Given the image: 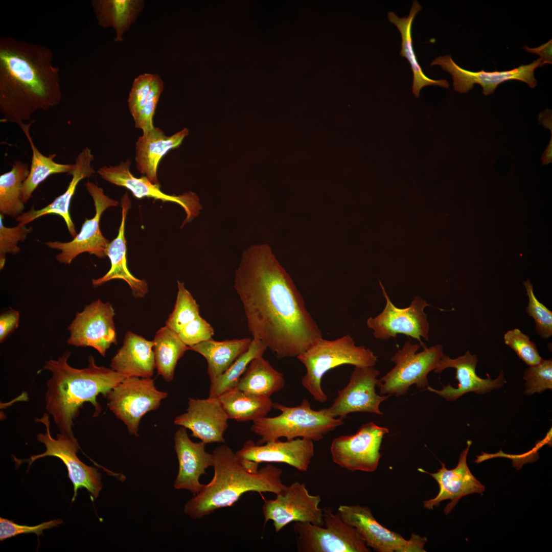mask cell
<instances>
[{
  "mask_svg": "<svg viewBox=\"0 0 552 552\" xmlns=\"http://www.w3.org/2000/svg\"><path fill=\"white\" fill-rule=\"evenodd\" d=\"M168 396L158 390L151 378H126L107 394V405L117 418L127 426L131 434L138 435L142 418L157 409Z\"/></svg>",
  "mask_w": 552,
  "mask_h": 552,
  "instance_id": "9c48e42d",
  "label": "cell"
},
{
  "mask_svg": "<svg viewBox=\"0 0 552 552\" xmlns=\"http://www.w3.org/2000/svg\"><path fill=\"white\" fill-rule=\"evenodd\" d=\"M99 26L112 27L116 42L122 41L124 33L136 19L144 2L141 0H93L91 1Z\"/></svg>",
  "mask_w": 552,
  "mask_h": 552,
  "instance_id": "1f68e13d",
  "label": "cell"
},
{
  "mask_svg": "<svg viewBox=\"0 0 552 552\" xmlns=\"http://www.w3.org/2000/svg\"><path fill=\"white\" fill-rule=\"evenodd\" d=\"M503 338L504 343L530 366L537 365L543 360L536 344L519 329L515 328L508 331Z\"/></svg>",
  "mask_w": 552,
  "mask_h": 552,
  "instance_id": "b9f144b4",
  "label": "cell"
},
{
  "mask_svg": "<svg viewBox=\"0 0 552 552\" xmlns=\"http://www.w3.org/2000/svg\"><path fill=\"white\" fill-rule=\"evenodd\" d=\"M94 159L91 150L87 147H85L76 157L75 168L71 174L72 179L66 191L46 206L39 210H35L32 208L16 217V220L26 225L41 216L51 214H57L63 219L69 233L74 238L77 234L70 215V205L78 183L83 179L89 178L95 173L91 165Z\"/></svg>",
  "mask_w": 552,
  "mask_h": 552,
  "instance_id": "d4e9b609",
  "label": "cell"
},
{
  "mask_svg": "<svg viewBox=\"0 0 552 552\" xmlns=\"http://www.w3.org/2000/svg\"><path fill=\"white\" fill-rule=\"evenodd\" d=\"M248 338L216 341L211 338L189 347V350L202 355L208 363L211 382L223 374L249 347Z\"/></svg>",
  "mask_w": 552,
  "mask_h": 552,
  "instance_id": "4dcf8cb0",
  "label": "cell"
},
{
  "mask_svg": "<svg viewBox=\"0 0 552 552\" xmlns=\"http://www.w3.org/2000/svg\"><path fill=\"white\" fill-rule=\"evenodd\" d=\"M389 430L373 422L362 425L351 435L335 438L330 446L333 462L352 472H373L378 468L382 439Z\"/></svg>",
  "mask_w": 552,
  "mask_h": 552,
  "instance_id": "7c38bea8",
  "label": "cell"
},
{
  "mask_svg": "<svg viewBox=\"0 0 552 552\" xmlns=\"http://www.w3.org/2000/svg\"><path fill=\"white\" fill-rule=\"evenodd\" d=\"M477 361V356L472 355L469 351L455 359H451L444 354L434 372L440 373L447 368H454L456 370V379L458 381V386L454 388L448 384L443 386L442 389L438 390L429 385L426 389L451 401L469 392L484 394L503 385L505 381L502 371L494 380H492L488 374H487L488 377L486 379L478 377L475 371Z\"/></svg>",
  "mask_w": 552,
  "mask_h": 552,
  "instance_id": "603a6c76",
  "label": "cell"
},
{
  "mask_svg": "<svg viewBox=\"0 0 552 552\" xmlns=\"http://www.w3.org/2000/svg\"><path fill=\"white\" fill-rule=\"evenodd\" d=\"M36 422L42 423L45 427L44 433H38V441L43 444L46 450L42 453L34 455L29 459L21 461L27 462L29 467L36 459L45 456H55L60 459L66 466L68 477L74 486V494L72 501L76 496L78 489L84 488L90 494L92 499L98 496L102 488L101 475L95 468L88 466L82 462L77 456L79 445L76 439L73 436L59 433L57 438L52 437L50 431L49 415L44 413Z\"/></svg>",
  "mask_w": 552,
  "mask_h": 552,
  "instance_id": "30bf717a",
  "label": "cell"
},
{
  "mask_svg": "<svg viewBox=\"0 0 552 552\" xmlns=\"http://www.w3.org/2000/svg\"><path fill=\"white\" fill-rule=\"evenodd\" d=\"M88 193L93 199L95 215L91 219H86L79 234L69 242L48 241L45 244L50 248L60 250L56 256L60 263L70 264L79 255L88 252L99 258L107 256L110 241L102 235L99 223L103 212L108 208L116 206L119 202L104 193L102 188L91 181L85 183Z\"/></svg>",
  "mask_w": 552,
  "mask_h": 552,
  "instance_id": "9a60e30c",
  "label": "cell"
},
{
  "mask_svg": "<svg viewBox=\"0 0 552 552\" xmlns=\"http://www.w3.org/2000/svg\"><path fill=\"white\" fill-rule=\"evenodd\" d=\"M471 444L472 441H467V447L459 455L457 466L452 469H447L442 462L441 468L434 473L418 469L420 472L429 474L439 486V492L435 497L423 502L425 509L433 510L434 507H438L442 501L450 500L444 509V512L447 515L463 497L473 493L482 494L485 487L472 474L467 463Z\"/></svg>",
  "mask_w": 552,
  "mask_h": 552,
  "instance_id": "ffe728a7",
  "label": "cell"
},
{
  "mask_svg": "<svg viewBox=\"0 0 552 552\" xmlns=\"http://www.w3.org/2000/svg\"><path fill=\"white\" fill-rule=\"evenodd\" d=\"M337 513L343 521L355 528L365 544L377 552H425L426 537L412 534L406 540L380 524L371 509L359 504L340 505Z\"/></svg>",
  "mask_w": 552,
  "mask_h": 552,
  "instance_id": "4fadbf2b",
  "label": "cell"
},
{
  "mask_svg": "<svg viewBox=\"0 0 552 552\" xmlns=\"http://www.w3.org/2000/svg\"><path fill=\"white\" fill-rule=\"evenodd\" d=\"M284 386L283 374L274 369L262 356L250 362L235 388L270 398Z\"/></svg>",
  "mask_w": 552,
  "mask_h": 552,
  "instance_id": "e575fe53",
  "label": "cell"
},
{
  "mask_svg": "<svg viewBox=\"0 0 552 552\" xmlns=\"http://www.w3.org/2000/svg\"><path fill=\"white\" fill-rule=\"evenodd\" d=\"M188 134V129L184 128L167 136L155 127L143 132L135 145L137 170L152 183L159 184L157 169L160 160L169 151L179 147Z\"/></svg>",
  "mask_w": 552,
  "mask_h": 552,
  "instance_id": "484cf974",
  "label": "cell"
},
{
  "mask_svg": "<svg viewBox=\"0 0 552 552\" xmlns=\"http://www.w3.org/2000/svg\"><path fill=\"white\" fill-rule=\"evenodd\" d=\"M4 216L0 214V269H2L6 262L7 254L16 255L19 253L20 248L18 246L19 242H24L28 235L32 231L31 227L20 223L13 227L4 226L3 222Z\"/></svg>",
  "mask_w": 552,
  "mask_h": 552,
  "instance_id": "60d3db41",
  "label": "cell"
},
{
  "mask_svg": "<svg viewBox=\"0 0 552 552\" xmlns=\"http://www.w3.org/2000/svg\"><path fill=\"white\" fill-rule=\"evenodd\" d=\"M19 320V313L10 308L1 315L0 317V341L3 342L16 328Z\"/></svg>",
  "mask_w": 552,
  "mask_h": 552,
  "instance_id": "bcb514c9",
  "label": "cell"
},
{
  "mask_svg": "<svg viewBox=\"0 0 552 552\" xmlns=\"http://www.w3.org/2000/svg\"><path fill=\"white\" fill-rule=\"evenodd\" d=\"M130 165L131 162L127 159L117 165L102 167L97 173L104 180L129 190L136 198H152L179 204L186 214L181 227L198 216L202 206L195 193L188 192L179 195L165 194L160 190L159 184L152 183L145 176L135 177L130 171Z\"/></svg>",
  "mask_w": 552,
  "mask_h": 552,
  "instance_id": "ac0fdd59",
  "label": "cell"
},
{
  "mask_svg": "<svg viewBox=\"0 0 552 552\" xmlns=\"http://www.w3.org/2000/svg\"><path fill=\"white\" fill-rule=\"evenodd\" d=\"M523 284L528 298L526 312L534 319L536 330L539 335L543 338H548L552 335V312L536 298L533 286L528 279L524 281Z\"/></svg>",
  "mask_w": 552,
  "mask_h": 552,
  "instance_id": "ab89813d",
  "label": "cell"
},
{
  "mask_svg": "<svg viewBox=\"0 0 552 552\" xmlns=\"http://www.w3.org/2000/svg\"><path fill=\"white\" fill-rule=\"evenodd\" d=\"M62 98L59 68L52 50L12 37L0 38L1 122L17 125Z\"/></svg>",
  "mask_w": 552,
  "mask_h": 552,
  "instance_id": "7a4b0ae2",
  "label": "cell"
},
{
  "mask_svg": "<svg viewBox=\"0 0 552 552\" xmlns=\"http://www.w3.org/2000/svg\"><path fill=\"white\" fill-rule=\"evenodd\" d=\"M236 453L242 458L258 463H285L306 472L314 455V445L312 440L303 438L277 440L261 445L248 440Z\"/></svg>",
  "mask_w": 552,
  "mask_h": 552,
  "instance_id": "7402d4cb",
  "label": "cell"
},
{
  "mask_svg": "<svg viewBox=\"0 0 552 552\" xmlns=\"http://www.w3.org/2000/svg\"><path fill=\"white\" fill-rule=\"evenodd\" d=\"M267 348L261 341L253 338L248 350L223 374L211 382L209 397L218 398L225 392L235 388L250 362L254 358L262 356Z\"/></svg>",
  "mask_w": 552,
  "mask_h": 552,
  "instance_id": "74e56055",
  "label": "cell"
},
{
  "mask_svg": "<svg viewBox=\"0 0 552 552\" xmlns=\"http://www.w3.org/2000/svg\"><path fill=\"white\" fill-rule=\"evenodd\" d=\"M545 64L539 58L526 65H521L511 70L494 72H471L457 65L450 55L436 57L430 66L439 65L449 73L453 79L454 90L466 93L472 89L475 84L482 87V93L489 95L494 93L500 84L510 80H519L526 83L531 88H534L537 81L534 71Z\"/></svg>",
  "mask_w": 552,
  "mask_h": 552,
  "instance_id": "e0dca14e",
  "label": "cell"
},
{
  "mask_svg": "<svg viewBox=\"0 0 552 552\" xmlns=\"http://www.w3.org/2000/svg\"><path fill=\"white\" fill-rule=\"evenodd\" d=\"M212 453L213 478L184 508L185 513L192 518H201L232 506L248 492L277 495L287 486L279 468L268 464L259 469V463L240 457L226 445L217 446Z\"/></svg>",
  "mask_w": 552,
  "mask_h": 552,
  "instance_id": "277c9868",
  "label": "cell"
},
{
  "mask_svg": "<svg viewBox=\"0 0 552 552\" xmlns=\"http://www.w3.org/2000/svg\"><path fill=\"white\" fill-rule=\"evenodd\" d=\"M380 372L374 366H355L348 384L339 390L328 409L331 415L342 420L356 412L382 415L380 404L391 395H379L375 387Z\"/></svg>",
  "mask_w": 552,
  "mask_h": 552,
  "instance_id": "d6986e66",
  "label": "cell"
},
{
  "mask_svg": "<svg viewBox=\"0 0 552 552\" xmlns=\"http://www.w3.org/2000/svg\"><path fill=\"white\" fill-rule=\"evenodd\" d=\"M34 120L18 124L24 133L32 149V155L29 175L24 181L21 192V200L26 203L38 186L49 176L58 173L71 175L75 164H60L53 160L55 154L47 156L42 154L33 142L30 129Z\"/></svg>",
  "mask_w": 552,
  "mask_h": 552,
  "instance_id": "d6a6232c",
  "label": "cell"
},
{
  "mask_svg": "<svg viewBox=\"0 0 552 552\" xmlns=\"http://www.w3.org/2000/svg\"><path fill=\"white\" fill-rule=\"evenodd\" d=\"M114 315L112 305L100 299L85 306L82 312H77L67 328L70 333L67 343L92 347L105 356L111 345L117 344Z\"/></svg>",
  "mask_w": 552,
  "mask_h": 552,
  "instance_id": "2e32d148",
  "label": "cell"
},
{
  "mask_svg": "<svg viewBox=\"0 0 552 552\" xmlns=\"http://www.w3.org/2000/svg\"><path fill=\"white\" fill-rule=\"evenodd\" d=\"M379 284L386 304L380 314L367 319V326L373 331V336L378 339L387 340L402 334L417 339L421 346L425 347L422 339L429 341L430 327L424 309L430 304L417 295L407 307L398 308L392 303L380 280Z\"/></svg>",
  "mask_w": 552,
  "mask_h": 552,
  "instance_id": "8fae6325",
  "label": "cell"
},
{
  "mask_svg": "<svg viewBox=\"0 0 552 552\" xmlns=\"http://www.w3.org/2000/svg\"><path fill=\"white\" fill-rule=\"evenodd\" d=\"M422 9L417 1H413L410 12L407 17L400 18L393 12H389L387 17L390 22L394 24L400 32L402 38L401 50L400 54L409 61L413 72L412 91L415 97L419 98L421 89L427 85L439 86L448 88V82L444 79L433 80L423 73L416 56L412 47L411 36L412 24L416 14Z\"/></svg>",
  "mask_w": 552,
  "mask_h": 552,
  "instance_id": "f546056e",
  "label": "cell"
},
{
  "mask_svg": "<svg viewBox=\"0 0 552 552\" xmlns=\"http://www.w3.org/2000/svg\"><path fill=\"white\" fill-rule=\"evenodd\" d=\"M297 358L306 370L301 380L302 385L316 401L323 403L328 400L321 384L325 374L344 364L358 367L374 366L378 357L370 349L356 346L353 338L347 334L334 340L322 338Z\"/></svg>",
  "mask_w": 552,
  "mask_h": 552,
  "instance_id": "8992f818",
  "label": "cell"
},
{
  "mask_svg": "<svg viewBox=\"0 0 552 552\" xmlns=\"http://www.w3.org/2000/svg\"><path fill=\"white\" fill-rule=\"evenodd\" d=\"M324 524L294 522L298 552H370L355 528L330 508L323 509Z\"/></svg>",
  "mask_w": 552,
  "mask_h": 552,
  "instance_id": "ba28073f",
  "label": "cell"
},
{
  "mask_svg": "<svg viewBox=\"0 0 552 552\" xmlns=\"http://www.w3.org/2000/svg\"><path fill=\"white\" fill-rule=\"evenodd\" d=\"M234 287L253 338L278 358L297 357L323 338L302 294L267 244L244 251Z\"/></svg>",
  "mask_w": 552,
  "mask_h": 552,
  "instance_id": "6da1fadb",
  "label": "cell"
},
{
  "mask_svg": "<svg viewBox=\"0 0 552 552\" xmlns=\"http://www.w3.org/2000/svg\"><path fill=\"white\" fill-rule=\"evenodd\" d=\"M29 165L20 160L14 162L11 169L0 176L1 214L16 218L23 213L22 185L28 177Z\"/></svg>",
  "mask_w": 552,
  "mask_h": 552,
  "instance_id": "8d00e7d4",
  "label": "cell"
},
{
  "mask_svg": "<svg viewBox=\"0 0 552 552\" xmlns=\"http://www.w3.org/2000/svg\"><path fill=\"white\" fill-rule=\"evenodd\" d=\"M524 379L526 381L524 394H540L547 389H552V361L544 360L539 364L525 369Z\"/></svg>",
  "mask_w": 552,
  "mask_h": 552,
  "instance_id": "7bdbcfd3",
  "label": "cell"
},
{
  "mask_svg": "<svg viewBox=\"0 0 552 552\" xmlns=\"http://www.w3.org/2000/svg\"><path fill=\"white\" fill-rule=\"evenodd\" d=\"M176 334L190 347L212 338L214 330L208 322L199 316L185 326Z\"/></svg>",
  "mask_w": 552,
  "mask_h": 552,
  "instance_id": "ee69618b",
  "label": "cell"
},
{
  "mask_svg": "<svg viewBox=\"0 0 552 552\" xmlns=\"http://www.w3.org/2000/svg\"><path fill=\"white\" fill-rule=\"evenodd\" d=\"M202 442H193L189 437L187 429L180 427L174 435V449L178 461V472L174 487L185 489L194 495L203 486L199 481L200 476L206 474V469L213 467V453L205 450Z\"/></svg>",
  "mask_w": 552,
  "mask_h": 552,
  "instance_id": "cb8c5ba5",
  "label": "cell"
},
{
  "mask_svg": "<svg viewBox=\"0 0 552 552\" xmlns=\"http://www.w3.org/2000/svg\"><path fill=\"white\" fill-rule=\"evenodd\" d=\"M122 220L117 237L110 242L107 256L110 259L111 267L103 277L92 280L94 286H99L114 279L125 281L130 287L133 294L136 297H143L148 292V287L145 280L134 277L127 266L126 241L125 237V226L127 213L131 206V201L127 193L121 198Z\"/></svg>",
  "mask_w": 552,
  "mask_h": 552,
  "instance_id": "83f0119b",
  "label": "cell"
},
{
  "mask_svg": "<svg viewBox=\"0 0 552 552\" xmlns=\"http://www.w3.org/2000/svg\"><path fill=\"white\" fill-rule=\"evenodd\" d=\"M523 49L530 53L536 54L539 55V59L544 64L552 63V40L550 39L547 42L534 48H531L525 45Z\"/></svg>",
  "mask_w": 552,
  "mask_h": 552,
  "instance_id": "7dc6e473",
  "label": "cell"
},
{
  "mask_svg": "<svg viewBox=\"0 0 552 552\" xmlns=\"http://www.w3.org/2000/svg\"><path fill=\"white\" fill-rule=\"evenodd\" d=\"M273 408L281 411V413L253 421L251 430L260 438L257 444L281 438L287 440L303 438L318 442L344 423L343 420L333 417L328 408L312 409L306 399L293 407L273 402Z\"/></svg>",
  "mask_w": 552,
  "mask_h": 552,
  "instance_id": "5b68a950",
  "label": "cell"
},
{
  "mask_svg": "<svg viewBox=\"0 0 552 552\" xmlns=\"http://www.w3.org/2000/svg\"><path fill=\"white\" fill-rule=\"evenodd\" d=\"M62 523L60 519H54L34 526L19 525L3 518H0V540L12 538L22 534H35L38 537L43 534V531Z\"/></svg>",
  "mask_w": 552,
  "mask_h": 552,
  "instance_id": "f6af8a7d",
  "label": "cell"
},
{
  "mask_svg": "<svg viewBox=\"0 0 552 552\" xmlns=\"http://www.w3.org/2000/svg\"><path fill=\"white\" fill-rule=\"evenodd\" d=\"M71 355L66 351L57 359L49 360L43 369L52 373L47 383V412L52 417L60 433L73 436L74 422L83 403L90 402L97 416L101 410L98 396L106 397L126 378L111 369L97 365L91 355L87 367H73L68 362Z\"/></svg>",
  "mask_w": 552,
  "mask_h": 552,
  "instance_id": "3957f363",
  "label": "cell"
},
{
  "mask_svg": "<svg viewBox=\"0 0 552 552\" xmlns=\"http://www.w3.org/2000/svg\"><path fill=\"white\" fill-rule=\"evenodd\" d=\"M178 292L174 309L169 315L166 326L177 334L187 324L200 316L199 306L183 282L177 281Z\"/></svg>",
  "mask_w": 552,
  "mask_h": 552,
  "instance_id": "f35d334b",
  "label": "cell"
},
{
  "mask_svg": "<svg viewBox=\"0 0 552 552\" xmlns=\"http://www.w3.org/2000/svg\"><path fill=\"white\" fill-rule=\"evenodd\" d=\"M155 368L167 382L173 380L178 360L189 350L178 335L166 326L156 333L153 340Z\"/></svg>",
  "mask_w": 552,
  "mask_h": 552,
  "instance_id": "d590c367",
  "label": "cell"
},
{
  "mask_svg": "<svg viewBox=\"0 0 552 552\" xmlns=\"http://www.w3.org/2000/svg\"><path fill=\"white\" fill-rule=\"evenodd\" d=\"M228 419L218 398H190L187 411L176 417L174 423L190 430L193 436L205 444L224 443Z\"/></svg>",
  "mask_w": 552,
  "mask_h": 552,
  "instance_id": "44dd1931",
  "label": "cell"
},
{
  "mask_svg": "<svg viewBox=\"0 0 552 552\" xmlns=\"http://www.w3.org/2000/svg\"><path fill=\"white\" fill-rule=\"evenodd\" d=\"M229 419L237 422L254 421L266 417L273 408L270 398L231 389L218 397Z\"/></svg>",
  "mask_w": 552,
  "mask_h": 552,
  "instance_id": "836d02e7",
  "label": "cell"
},
{
  "mask_svg": "<svg viewBox=\"0 0 552 552\" xmlns=\"http://www.w3.org/2000/svg\"><path fill=\"white\" fill-rule=\"evenodd\" d=\"M321 497L309 493L304 483L295 481L276 495L265 500L262 506L264 523L272 521L276 533L291 522L324 524Z\"/></svg>",
  "mask_w": 552,
  "mask_h": 552,
  "instance_id": "5bb4252c",
  "label": "cell"
},
{
  "mask_svg": "<svg viewBox=\"0 0 552 552\" xmlns=\"http://www.w3.org/2000/svg\"><path fill=\"white\" fill-rule=\"evenodd\" d=\"M163 88V82L157 74L141 75L132 83L127 101L129 110L135 127L143 132L154 127L153 117Z\"/></svg>",
  "mask_w": 552,
  "mask_h": 552,
  "instance_id": "f1b7e54d",
  "label": "cell"
},
{
  "mask_svg": "<svg viewBox=\"0 0 552 552\" xmlns=\"http://www.w3.org/2000/svg\"><path fill=\"white\" fill-rule=\"evenodd\" d=\"M153 345V341L128 331L111 360V369L126 378H151L155 368Z\"/></svg>",
  "mask_w": 552,
  "mask_h": 552,
  "instance_id": "4316f807",
  "label": "cell"
},
{
  "mask_svg": "<svg viewBox=\"0 0 552 552\" xmlns=\"http://www.w3.org/2000/svg\"><path fill=\"white\" fill-rule=\"evenodd\" d=\"M420 344L406 342L392 357L395 366L378 379L377 386L381 395L399 396L407 393L410 386L415 384L419 388L429 386L427 376L437 367L444 354L442 346L423 347L417 353Z\"/></svg>",
  "mask_w": 552,
  "mask_h": 552,
  "instance_id": "52a82bcc",
  "label": "cell"
}]
</instances>
